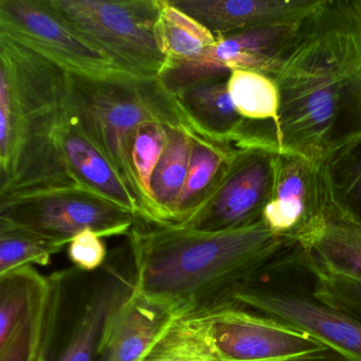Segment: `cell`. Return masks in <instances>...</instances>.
<instances>
[{
	"label": "cell",
	"instance_id": "5",
	"mask_svg": "<svg viewBox=\"0 0 361 361\" xmlns=\"http://www.w3.org/2000/svg\"><path fill=\"white\" fill-rule=\"evenodd\" d=\"M82 39L104 54L116 69L158 78L166 65L157 39L161 0H45Z\"/></svg>",
	"mask_w": 361,
	"mask_h": 361
},
{
	"label": "cell",
	"instance_id": "7",
	"mask_svg": "<svg viewBox=\"0 0 361 361\" xmlns=\"http://www.w3.org/2000/svg\"><path fill=\"white\" fill-rule=\"evenodd\" d=\"M202 314L223 361H307L331 350L299 327L235 302Z\"/></svg>",
	"mask_w": 361,
	"mask_h": 361
},
{
	"label": "cell",
	"instance_id": "2",
	"mask_svg": "<svg viewBox=\"0 0 361 361\" xmlns=\"http://www.w3.org/2000/svg\"><path fill=\"white\" fill-rule=\"evenodd\" d=\"M66 111L67 71L0 35V200L80 187L61 143Z\"/></svg>",
	"mask_w": 361,
	"mask_h": 361
},
{
	"label": "cell",
	"instance_id": "20",
	"mask_svg": "<svg viewBox=\"0 0 361 361\" xmlns=\"http://www.w3.org/2000/svg\"><path fill=\"white\" fill-rule=\"evenodd\" d=\"M297 247L300 257L310 269L361 282V226L358 224L329 213L324 226L307 243Z\"/></svg>",
	"mask_w": 361,
	"mask_h": 361
},
{
	"label": "cell",
	"instance_id": "31",
	"mask_svg": "<svg viewBox=\"0 0 361 361\" xmlns=\"http://www.w3.org/2000/svg\"><path fill=\"white\" fill-rule=\"evenodd\" d=\"M307 361H329L327 359H319V360H307Z\"/></svg>",
	"mask_w": 361,
	"mask_h": 361
},
{
	"label": "cell",
	"instance_id": "4",
	"mask_svg": "<svg viewBox=\"0 0 361 361\" xmlns=\"http://www.w3.org/2000/svg\"><path fill=\"white\" fill-rule=\"evenodd\" d=\"M67 111L136 198L143 221L145 204L130 164V140L145 122L187 126L174 96L158 78L122 71L101 78L67 73Z\"/></svg>",
	"mask_w": 361,
	"mask_h": 361
},
{
	"label": "cell",
	"instance_id": "19",
	"mask_svg": "<svg viewBox=\"0 0 361 361\" xmlns=\"http://www.w3.org/2000/svg\"><path fill=\"white\" fill-rule=\"evenodd\" d=\"M133 287V278L119 270H109L94 289L60 355L51 361H94L109 316Z\"/></svg>",
	"mask_w": 361,
	"mask_h": 361
},
{
	"label": "cell",
	"instance_id": "26",
	"mask_svg": "<svg viewBox=\"0 0 361 361\" xmlns=\"http://www.w3.org/2000/svg\"><path fill=\"white\" fill-rule=\"evenodd\" d=\"M228 92L244 119L264 122L269 128L278 126L280 92L271 78L259 71L236 69L228 79Z\"/></svg>",
	"mask_w": 361,
	"mask_h": 361
},
{
	"label": "cell",
	"instance_id": "14",
	"mask_svg": "<svg viewBox=\"0 0 361 361\" xmlns=\"http://www.w3.org/2000/svg\"><path fill=\"white\" fill-rule=\"evenodd\" d=\"M215 39L249 29L305 18L322 0H171Z\"/></svg>",
	"mask_w": 361,
	"mask_h": 361
},
{
	"label": "cell",
	"instance_id": "9",
	"mask_svg": "<svg viewBox=\"0 0 361 361\" xmlns=\"http://www.w3.org/2000/svg\"><path fill=\"white\" fill-rule=\"evenodd\" d=\"M0 35L69 73L101 78L119 71L104 54L73 32L45 0H0Z\"/></svg>",
	"mask_w": 361,
	"mask_h": 361
},
{
	"label": "cell",
	"instance_id": "24",
	"mask_svg": "<svg viewBox=\"0 0 361 361\" xmlns=\"http://www.w3.org/2000/svg\"><path fill=\"white\" fill-rule=\"evenodd\" d=\"M322 174L331 214L361 226V145L329 158Z\"/></svg>",
	"mask_w": 361,
	"mask_h": 361
},
{
	"label": "cell",
	"instance_id": "11",
	"mask_svg": "<svg viewBox=\"0 0 361 361\" xmlns=\"http://www.w3.org/2000/svg\"><path fill=\"white\" fill-rule=\"evenodd\" d=\"M303 20L249 29L217 39L204 56L191 62L164 67L158 79L175 96L204 82L229 79L236 69L267 75Z\"/></svg>",
	"mask_w": 361,
	"mask_h": 361
},
{
	"label": "cell",
	"instance_id": "1",
	"mask_svg": "<svg viewBox=\"0 0 361 361\" xmlns=\"http://www.w3.org/2000/svg\"><path fill=\"white\" fill-rule=\"evenodd\" d=\"M145 224L136 221L128 233L133 289L176 319L231 303L262 270L295 246L263 221L217 232Z\"/></svg>",
	"mask_w": 361,
	"mask_h": 361
},
{
	"label": "cell",
	"instance_id": "16",
	"mask_svg": "<svg viewBox=\"0 0 361 361\" xmlns=\"http://www.w3.org/2000/svg\"><path fill=\"white\" fill-rule=\"evenodd\" d=\"M175 319L133 289L107 320L99 361H145Z\"/></svg>",
	"mask_w": 361,
	"mask_h": 361
},
{
	"label": "cell",
	"instance_id": "6",
	"mask_svg": "<svg viewBox=\"0 0 361 361\" xmlns=\"http://www.w3.org/2000/svg\"><path fill=\"white\" fill-rule=\"evenodd\" d=\"M0 219L69 245L88 229L103 238L130 233L138 217L97 192L73 187L0 200Z\"/></svg>",
	"mask_w": 361,
	"mask_h": 361
},
{
	"label": "cell",
	"instance_id": "15",
	"mask_svg": "<svg viewBox=\"0 0 361 361\" xmlns=\"http://www.w3.org/2000/svg\"><path fill=\"white\" fill-rule=\"evenodd\" d=\"M333 6L341 39L344 83L327 159L361 145V0H333Z\"/></svg>",
	"mask_w": 361,
	"mask_h": 361
},
{
	"label": "cell",
	"instance_id": "8",
	"mask_svg": "<svg viewBox=\"0 0 361 361\" xmlns=\"http://www.w3.org/2000/svg\"><path fill=\"white\" fill-rule=\"evenodd\" d=\"M52 284L31 265L0 274V361H48Z\"/></svg>",
	"mask_w": 361,
	"mask_h": 361
},
{
	"label": "cell",
	"instance_id": "18",
	"mask_svg": "<svg viewBox=\"0 0 361 361\" xmlns=\"http://www.w3.org/2000/svg\"><path fill=\"white\" fill-rule=\"evenodd\" d=\"M185 123L202 136L234 147L247 120L236 111L228 79H217L191 86L175 94Z\"/></svg>",
	"mask_w": 361,
	"mask_h": 361
},
{
	"label": "cell",
	"instance_id": "13",
	"mask_svg": "<svg viewBox=\"0 0 361 361\" xmlns=\"http://www.w3.org/2000/svg\"><path fill=\"white\" fill-rule=\"evenodd\" d=\"M233 302L307 331L344 361H361V321L312 295L250 284Z\"/></svg>",
	"mask_w": 361,
	"mask_h": 361
},
{
	"label": "cell",
	"instance_id": "25",
	"mask_svg": "<svg viewBox=\"0 0 361 361\" xmlns=\"http://www.w3.org/2000/svg\"><path fill=\"white\" fill-rule=\"evenodd\" d=\"M145 361H223L202 314L175 319Z\"/></svg>",
	"mask_w": 361,
	"mask_h": 361
},
{
	"label": "cell",
	"instance_id": "27",
	"mask_svg": "<svg viewBox=\"0 0 361 361\" xmlns=\"http://www.w3.org/2000/svg\"><path fill=\"white\" fill-rule=\"evenodd\" d=\"M68 244L0 219V274L27 265L47 266Z\"/></svg>",
	"mask_w": 361,
	"mask_h": 361
},
{
	"label": "cell",
	"instance_id": "12",
	"mask_svg": "<svg viewBox=\"0 0 361 361\" xmlns=\"http://www.w3.org/2000/svg\"><path fill=\"white\" fill-rule=\"evenodd\" d=\"M322 169L302 158L278 154L274 187L262 221L295 246L307 243L329 216Z\"/></svg>",
	"mask_w": 361,
	"mask_h": 361
},
{
	"label": "cell",
	"instance_id": "23",
	"mask_svg": "<svg viewBox=\"0 0 361 361\" xmlns=\"http://www.w3.org/2000/svg\"><path fill=\"white\" fill-rule=\"evenodd\" d=\"M156 32L166 59L164 67L196 60L216 42L206 27L175 7L171 0H161Z\"/></svg>",
	"mask_w": 361,
	"mask_h": 361
},
{
	"label": "cell",
	"instance_id": "28",
	"mask_svg": "<svg viewBox=\"0 0 361 361\" xmlns=\"http://www.w3.org/2000/svg\"><path fill=\"white\" fill-rule=\"evenodd\" d=\"M169 126L159 122L140 124L130 140V159L145 204V223L155 225V210L151 196L154 171L164 154L168 141Z\"/></svg>",
	"mask_w": 361,
	"mask_h": 361
},
{
	"label": "cell",
	"instance_id": "22",
	"mask_svg": "<svg viewBox=\"0 0 361 361\" xmlns=\"http://www.w3.org/2000/svg\"><path fill=\"white\" fill-rule=\"evenodd\" d=\"M191 152V135L188 126L168 128V141L154 171L151 196L156 226H173L181 194L187 181Z\"/></svg>",
	"mask_w": 361,
	"mask_h": 361
},
{
	"label": "cell",
	"instance_id": "17",
	"mask_svg": "<svg viewBox=\"0 0 361 361\" xmlns=\"http://www.w3.org/2000/svg\"><path fill=\"white\" fill-rule=\"evenodd\" d=\"M61 143L67 168L80 187L97 192L141 219L142 209L136 198L68 111L61 130Z\"/></svg>",
	"mask_w": 361,
	"mask_h": 361
},
{
	"label": "cell",
	"instance_id": "29",
	"mask_svg": "<svg viewBox=\"0 0 361 361\" xmlns=\"http://www.w3.org/2000/svg\"><path fill=\"white\" fill-rule=\"evenodd\" d=\"M314 276L312 297L361 321V282L310 269Z\"/></svg>",
	"mask_w": 361,
	"mask_h": 361
},
{
	"label": "cell",
	"instance_id": "10",
	"mask_svg": "<svg viewBox=\"0 0 361 361\" xmlns=\"http://www.w3.org/2000/svg\"><path fill=\"white\" fill-rule=\"evenodd\" d=\"M278 153L238 149L219 187L180 227L217 232L240 229L262 221L274 187Z\"/></svg>",
	"mask_w": 361,
	"mask_h": 361
},
{
	"label": "cell",
	"instance_id": "3",
	"mask_svg": "<svg viewBox=\"0 0 361 361\" xmlns=\"http://www.w3.org/2000/svg\"><path fill=\"white\" fill-rule=\"evenodd\" d=\"M266 75L278 86L280 113L274 128L255 122L257 142L264 149L302 158L322 169L344 83L333 0H322L318 9L304 18Z\"/></svg>",
	"mask_w": 361,
	"mask_h": 361
},
{
	"label": "cell",
	"instance_id": "21",
	"mask_svg": "<svg viewBox=\"0 0 361 361\" xmlns=\"http://www.w3.org/2000/svg\"><path fill=\"white\" fill-rule=\"evenodd\" d=\"M188 128L191 135L189 169L173 226L183 225L208 200L219 187L238 151L232 145L217 142L189 126Z\"/></svg>",
	"mask_w": 361,
	"mask_h": 361
},
{
	"label": "cell",
	"instance_id": "30",
	"mask_svg": "<svg viewBox=\"0 0 361 361\" xmlns=\"http://www.w3.org/2000/svg\"><path fill=\"white\" fill-rule=\"evenodd\" d=\"M67 252L71 263L83 271H94L102 267L107 257L106 245L102 236L90 229L71 240Z\"/></svg>",
	"mask_w": 361,
	"mask_h": 361
}]
</instances>
